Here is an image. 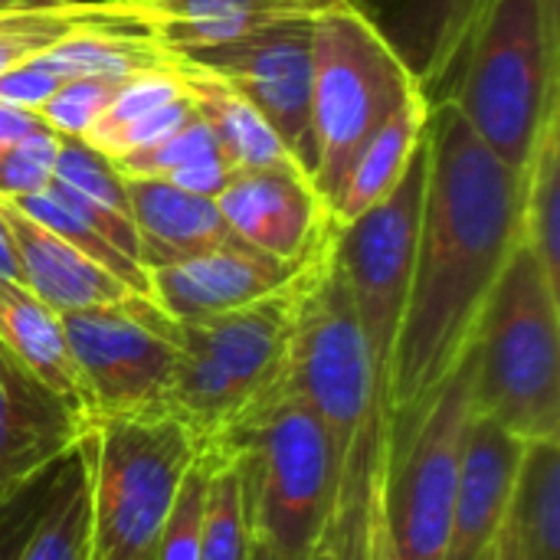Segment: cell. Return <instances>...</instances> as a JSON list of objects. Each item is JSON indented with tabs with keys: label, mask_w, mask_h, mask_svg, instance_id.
Here are the masks:
<instances>
[{
	"label": "cell",
	"mask_w": 560,
	"mask_h": 560,
	"mask_svg": "<svg viewBox=\"0 0 560 560\" xmlns=\"http://www.w3.org/2000/svg\"><path fill=\"white\" fill-rule=\"evenodd\" d=\"M417 262L397 331L384 417L413 410L466 354L522 243L525 174L499 161L450 102L430 105Z\"/></svg>",
	"instance_id": "1"
},
{
	"label": "cell",
	"mask_w": 560,
	"mask_h": 560,
	"mask_svg": "<svg viewBox=\"0 0 560 560\" xmlns=\"http://www.w3.org/2000/svg\"><path fill=\"white\" fill-rule=\"evenodd\" d=\"M243 469L253 528L282 560H308L325 538L345 456L328 427L279 381L210 440Z\"/></svg>",
	"instance_id": "2"
},
{
	"label": "cell",
	"mask_w": 560,
	"mask_h": 560,
	"mask_svg": "<svg viewBox=\"0 0 560 560\" xmlns=\"http://www.w3.org/2000/svg\"><path fill=\"white\" fill-rule=\"evenodd\" d=\"M560 289L522 240L472 335V404L525 443L560 440Z\"/></svg>",
	"instance_id": "3"
},
{
	"label": "cell",
	"mask_w": 560,
	"mask_h": 560,
	"mask_svg": "<svg viewBox=\"0 0 560 560\" xmlns=\"http://www.w3.org/2000/svg\"><path fill=\"white\" fill-rule=\"evenodd\" d=\"M560 36L541 0H489L443 92L476 138L512 171L528 174L558 105Z\"/></svg>",
	"instance_id": "4"
},
{
	"label": "cell",
	"mask_w": 560,
	"mask_h": 560,
	"mask_svg": "<svg viewBox=\"0 0 560 560\" xmlns=\"http://www.w3.org/2000/svg\"><path fill=\"white\" fill-rule=\"evenodd\" d=\"M207 443L171 410L89 417L85 459L92 560H154L164 518Z\"/></svg>",
	"instance_id": "5"
},
{
	"label": "cell",
	"mask_w": 560,
	"mask_h": 560,
	"mask_svg": "<svg viewBox=\"0 0 560 560\" xmlns=\"http://www.w3.org/2000/svg\"><path fill=\"white\" fill-rule=\"evenodd\" d=\"M420 85L358 0L312 16V187L335 203L351 164Z\"/></svg>",
	"instance_id": "6"
},
{
	"label": "cell",
	"mask_w": 560,
	"mask_h": 560,
	"mask_svg": "<svg viewBox=\"0 0 560 560\" xmlns=\"http://www.w3.org/2000/svg\"><path fill=\"white\" fill-rule=\"evenodd\" d=\"M472 404V348L407 413L384 417L381 518L397 560H443Z\"/></svg>",
	"instance_id": "7"
},
{
	"label": "cell",
	"mask_w": 560,
	"mask_h": 560,
	"mask_svg": "<svg viewBox=\"0 0 560 560\" xmlns=\"http://www.w3.org/2000/svg\"><path fill=\"white\" fill-rule=\"evenodd\" d=\"M331 236L295 279V312L279 387L295 394L328 427L338 453L348 459L364 423L374 410H384V394Z\"/></svg>",
	"instance_id": "8"
},
{
	"label": "cell",
	"mask_w": 560,
	"mask_h": 560,
	"mask_svg": "<svg viewBox=\"0 0 560 560\" xmlns=\"http://www.w3.org/2000/svg\"><path fill=\"white\" fill-rule=\"evenodd\" d=\"M295 279L246 308L177 322V368L167 407L203 443L220 436L279 381L295 312Z\"/></svg>",
	"instance_id": "9"
},
{
	"label": "cell",
	"mask_w": 560,
	"mask_h": 560,
	"mask_svg": "<svg viewBox=\"0 0 560 560\" xmlns=\"http://www.w3.org/2000/svg\"><path fill=\"white\" fill-rule=\"evenodd\" d=\"M427 131L423 144L417 148L410 167L404 171L400 184L358 220L335 226L331 249L354 299L368 351L377 371L381 394L387 390L390 358L397 345V331L404 322L413 262H417V240H420V213H423V190H427Z\"/></svg>",
	"instance_id": "10"
},
{
	"label": "cell",
	"mask_w": 560,
	"mask_h": 560,
	"mask_svg": "<svg viewBox=\"0 0 560 560\" xmlns=\"http://www.w3.org/2000/svg\"><path fill=\"white\" fill-rule=\"evenodd\" d=\"M89 417L167 407L177 368V322L148 295L62 315Z\"/></svg>",
	"instance_id": "11"
},
{
	"label": "cell",
	"mask_w": 560,
	"mask_h": 560,
	"mask_svg": "<svg viewBox=\"0 0 560 560\" xmlns=\"http://www.w3.org/2000/svg\"><path fill=\"white\" fill-rule=\"evenodd\" d=\"M184 59L226 79L272 125L312 180V16L282 20L226 46L184 52Z\"/></svg>",
	"instance_id": "12"
},
{
	"label": "cell",
	"mask_w": 560,
	"mask_h": 560,
	"mask_svg": "<svg viewBox=\"0 0 560 560\" xmlns=\"http://www.w3.org/2000/svg\"><path fill=\"white\" fill-rule=\"evenodd\" d=\"M217 207L246 246L302 266L331 236L335 223L302 171H243L217 197Z\"/></svg>",
	"instance_id": "13"
},
{
	"label": "cell",
	"mask_w": 560,
	"mask_h": 560,
	"mask_svg": "<svg viewBox=\"0 0 560 560\" xmlns=\"http://www.w3.org/2000/svg\"><path fill=\"white\" fill-rule=\"evenodd\" d=\"M302 266L279 262L236 240L180 262L148 269V299L174 322H200L282 292Z\"/></svg>",
	"instance_id": "14"
},
{
	"label": "cell",
	"mask_w": 560,
	"mask_h": 560,
	"mask_svg": "<svg viewBox=\"0 0 560 560\" xmlns=\"http://www.w3.org/2000/svg\"><path fill=\"white\" fill-rule=\"evenodd\" d=\"M82 430L85 420L0 345V502L62 463Z\"/></svg>",
	"instance_id": "15"
},
{
	"label": "cell",
	"mask_w": 560,
	"mask_h": 560,
	"mask_svg": "<svg viewBox=\"0 0 560 560\" xmlns=\"http://www.w3.org/2000/svg\"><path fill=\"white\" fill-rule=\"evenodd\" d=\"M525 450L528 443L522 436L482 413H472L443 560H482L495 545L512 512Z\"/></svg>",
	"instance_id": "16"
},
{
	"label": "cell",
	"mask_w": 560,
	"mask_h": 560,
	"mask_svg": "<svg viewBox=\"0 0 560 560\" xmlns=\"http://www.w3.org/2000/svg\"><path fill=\"white\" fill-rule=\"evenodd\" d=\"M361 3V0H358ZM489 0H364L361 10L436 105Z\"/></svg>",
	"instance_id": "17"
},
{
	"label": "cell",
	"mask_w": 560,
	"mask_h": 560,
	"mask_svg": "<svg viewBox=\"0 0 560 560\" xmlns=\"http://www.w3.org/2000/svg\"><path fill=\"white\" fill-rule=\"evenodd\" d=\"M148 30L174 56L226 46L295 16H315L338 0H102Z\"/></svg>",
	"instance_id": "18"
},
{
	"label": "cell",
	"mask_w": 560,
	"mask_h": 560,
	"mask_svg": "<svg viewBox=\"0 0 560 560\" xmlns=\"http://www.w3.org/2000/svg\"><path fill=\"white\" fill-rule=\"evenodd\" d=\"M0 217L13 240L20 285L30 289L56 315L102 308V305L125 302L128 295H138L108 269L82 256L75 246L59 240L36 220H30L16 203L0 200Z\"/></svg>",
	"instance_id": "19"
},
{
	"label": "cell",
	"mask_w": 560,
	"mask_h": 560,
	"mask_svg": "<svg viewBox=\"0 0 560 560\" xmlns=\"http://www.w3.org/2000/svg\"><path fill=\"white\" fill-rule=\"evenodd\" d=\"M125 190L144 272L236 243L217 200L187 194L154 177H125Z\"/></svg>",
	"instance_id": "20"
},
{
	"label": "cell",
	"mask_w": 560,
	"mask_h": 560,
	"mask_svg": "<svg viewBox=\"0 0 560 560\" xmlns=\"http://www.w3.org/2000/svg\"><path fill=\"white\" fill-rule=\"evenodd\" d=\"M174 72L180 79L184 98L207 121L223 161L233 174L243 171H302L289 148L279 141L272 125L217 72L177 56ZM305 174V171H302ZM308 177V174H305Z\"/></svg>",
	"instance_id": "21"
},
{
	"label": "cell",
	"mask_w": 560,
	"mask_h": 560,
	"mask_svg": "<svg viewBox=\"0 0 560 560\" xmlns=\"http://www.w3.org/2000/svg\"><path fill=\"white\" fill-rule=\"evenodd\" d=\"M0 345L89 423V407L69 354L62 315L46 308L30 289L13 279H0Z\"/></svg>",
	"instance_id": "22"
},
{
	"label": "cell",
	"mask_w": 560,
	"mask_h": 560,
	"mask_svg": "<svg viewBox=\"0 0 560 560\" xmlns=\"http://www.w3.org/2000/svg\"><path fill=\"white\" fill-rule=\"evenodd\" d=\"M174 59L177 56L164 43H158L148 30L135 26L125 16L69 33L66 39L36 56V62L46 66L59 82L95 79L108 85H125L144 72L171 69Z\"/></svg>",
	"instance_id": "23"
},
{
	"label": "cell",
	"mask_w": 560,
	"mask_h": 560,
	"mask_svg": "<svg viewBox=\"0 0 560 560\" xmlns=\"http://www.w3.org/2000/svg\"><path fill=\"white\" fill-rule=\"evenodd\" d=\"M427 118H430V102L417 89L377 128V135L361 148L358 161L351 164V171H348V177H345L335 203L328 207L335 226H345V223L358 220L364 210H371L374 203H381L400 184V177L410 167L417 148L423 144Z\"/></svg>",
	"instance_id": "24"
},
{
	"label": "cell",
	"mask_w": 560,
	"mask_h": 560,
	"mask_svg": "<svg viewBox=\"0 0 560 560\" xmlns=\"http://www.w3.org/2000/svg\"><path fill=\"white\" fill-rule=\"evenodd\" d=\"M112 246H118L128 259L141 266V243L128 210L125 177L92 144L79 138H59L52 180H49ZM144 269V266H141Z\"/></svg>",
	"instance_id": "25"
},
{
	"label": "cell",
	"mask_w": 560,
	"mask_h": 560,
	"mask_svg": "<svg viewBox=\"0 0 560 560\" xmlns=\"http://www.w3.org/2000/svg\"><path fill=\"white\" fill-rule=\"evenodd\" d=\"M381 466H384V410L364 423L348 450L335 515L328 525L331 560H371L374 518L381 502Z\"/></svg>",
	"instance_id": "26"
},
{
	"label": "cell",
	"mask_w": 560,
	"mask_h": 560,
	"mask_svg": "<svg viewBox=\"0 0 560 560\" xmlns=\"http://www.w3.org/2000/svg\"><path fill=\"white\" fill-rule=\"evenodd\" d=\"M509 532L518 560H560V440L528 443Z\"/></svg>",
	"instance_id": "27"
},
{
	"label": "cell",
	"mask_w": 560,
	"mask_h": 560,
	"mask_svg": "<svg viewBox=\"0 0 560 560\" xmlns=\"http://www.w3.org/2000/svg\"><path fill=\"white\" fill-rule=\"evenodd\" d=\"M213 466L207 482V509H203V538L197 560H249L256 545L253 509L243 469L220 446L207 443Z\"/></svg>",
	"instance_id": "28"
},
{
	"label": "cell",
	"mask_w": 560,
	"mask_h": 560,
	"mask_svg": "<svg viewBox=\"0 0 560 560\" xmlns=\"http://www.w3.org/2000/svg\"><path fill=\"white\" fill-rule=\"evenodd\" d=\"M522 240L560 289V112L545 125L525 174Z\"/></svg>",
	"instance_id": "29"
},
{
	"label": "cell",
	"mask_w": 560,
	"mask_h": 560,
	"mask_svg": "<svg viewBox=\"0 0 560 560\" xmlns=\"http://www.w3.org/2000/svg\"><path fill=\"white\" fill-rule=\"evenodd\" d=\"M16 560H92V512L85 459L79 446L69 456L66 479L39 525L23 541Z\"/></svg>",
	"instance_id": "30"
},
{
	"label": "cell",
	"mask_w": 560,
	"mask_h": 560,
	"mask_svg": "<svg viewBox=\"0 0 560 560\" xmlns=\"http://www.w3.org/2000/svg\"><path fill=\"white\" fill-rule=\"evenodd\" d=\"M112 20H121V16L112 13L102 0L98 3L66 0V3H52V7L0 10V72L46 52L69 33L102 26Z\"/></svg>",
	"instance_id": "31"
},
{
	"label": "cell",
	"mask_w": 560,
	"mask_h": 560,
	"mask_svg": "<svg viewBox=\"0 0 560 560\" xmlns=\"http://www.w3.org/2000/svg\"><path fill=\"white\" fill-rule=\"evenodd\" d=\"M10 203H16L30 220H36L39 226H46L49 233H56L59 240L75 246L82 256H89L102 269H108L128 289H135L138 295H148V272L135 259H128L118 246H112L52 184L46 190H39V194L20 197V200H10Z\"/></svg>",
	"instance_id": "32"
},
{
	"label": "cell",
	"mask_w": 560,
	"mask_h": 560,
	"mask_svg": "<svg viewBox=\"0 0 560 560\" xmlns=\"http://www.w3.org/2000/svg\"><path fill=\"white\" fill-rule=\"evenodd\" d=\"M210 446L200 450L197 463L190 466L167 518L158 535L154 560H197L203 538V509H207V482H210Z\"/></svg>",
	"instance_id": "33"
},
{
	"label": "cell",
	"mask_w": 560,
	"mask_h": 560,
	"mask_svg": "<svg viewBox=\"0 0 560 560\" xmlns=\"http://www.w3.org/2000/svg\"><path fill=\"white\" fill-rule=\"evenodd\" d=\"M174 98H184V89H180V79H177L174 66L158 69V72H144V75H138V79L115 89L112 102L105 105V112L98 115V121L92 125V131L82 141L98 148L105 138H112L125 125L138 121L141 115H148V112H154V108H161V105H167Z\"/></svg>",
	"instance_id": "34"
},
{
	"label": "cell",
	"mask_w": 560,
	"mask_h": 560,
	"mask_svg": "<svg viewBox=\"0 0 560 560\" xmlns=\"http://www.w3.org/2000/svg\"><path fill=\"white\" fill-rule=\"evenodd\" d=\"M210 154H220L207 121L194 112V118L174 131L167 141L148 148V151H138V154H128V158H118L112 161L118 167L121 177H154V180H164L167 174L200 161V158H210Z\"/></svg>",
	"instance_id": "35"
},
{
	"label": "cell",
	"mask_w": 560,
	"mask_h": 560,
	"mask_svg": "<svg viewBox=\"0 0 560 560\" xmlns=\"http://www.w3.org/2000/svg\"><path fill=\"white\" fill-rule=\"evenodd\" d=\"M59 135L36 131L30 138L0 144V200H20L39 194L52 180Z\"/></svg>",
	"instance_id": "36"
},
{
	"label": "cell",
	"mask_w": 560,
	"mask_h": 560,
	"mask_svg": "<svg viewBox=\"0 0 560 560\" xmlns=\"http://www.w3.org/2000/svg\"><path fill=\"white\" fill-rule=\"evenodd\" d=\"M72 456V453H69ZM69 456L62 463H56L52 469L39 472L26 489H20L16 495H10L7 502H0V560H16L23 541L30 538V532L39 525V518L46 515L49 502L56 499L62 479H66V466Z\"/></svg>",
	"instance_id": "37"
},
{
	"label": "cell",
	"mask_w": 560,
	"mask_h": 560,
	"mask_svg": "<svg viewBox=\"0 0 560 560\" xmlns=\"http://www.w3.org/2000/svg\"><path fill=\"white\" fill-rule=\"evenodd\" d=\"M118 85L108 82H95V79H69L56 89V95L36 112L46 128L59 138H85L92 131V125L98 121V115L105 112V105L112 102Z\"/></svg>",
	"instance_id": "38"
},
{
	"label": "cell",
	"mask_w": 560,
	"mask_h": 560,
	"mask_svg": "<svg viewBox=\"0 0 560 560\" xmlns=\"http://www.w3.org/2000/svg\"><path fill=\"white\" fill-rule=\"evenodd\" d=\"M190 118H194V105L187 98H174V102H167V105L141 115L138 121L125 125L121 131H115L112 138H105L95 151H102L112 161L128 158V154H138V151H148V148L167 141L174 131H180Z\"/></svg>",
	"instance_id": "39"
},
{
	"label": "cell",
	"mask_w": 560,
	"mask_h": 560,
	"mask_svg": "<svg viewBox=\"0 0 560 560\" xmlns=\"http://www.w3.org/2000/svg\"><path fill=\"white\" fill-rule=\"evenodd\" d=\"M62 82L33 59L10 66L7 72H0V102L23 108V112H39L59 89Z\"/></svg>",
	"instance_id": "40"
},
{
	"label": "cell",
	"mask_w": 560,
	"mask_h": 560,
	"mask_svg": "<svg viewBox=\"0 0 560 560\" xmlns=\"http://www.w3.org/2000/svg\"><path fill=\"white\" fill-rule=\"evenodd\" d=\"M167 184L187 190V194H197V197H207V200H217L223 194V187L233 180V167L223 161V154H210V158H200L174 174L164 177Z\"/></svg>",
	"instance_id": "41"
},
{
	"label": "cell",
	"mask_w": 560,
	"mask_h": 560,
	"mask_svg": "<svg viewBox=\"0 0 560 560\" xmlns=\"http://www.w3.org/2000/svg\"><path fill=\"white\" fill-rule=\"evenodd\" d=\"M36 131H49L46 121L36 112H23V108H13V105L0 102V144L30 138Z\"/></svg>",
	"instance_id": "42"
},
{
	"label": "cell",
	"mask_w": 560,
	"mask_h": 560,
	"mask_svg": "<svg viewBox=\"0 0 560 560\" xmlns=\"http://www.w3.org/2000/svg\"><path fill=\"white\" fill-rule=\"evenodd\" d=\"M0 279H13L20 282V269H16V253H13V240L3 226V217H0Z\"/></svg>",
	"instance_id": "43"
},
{
	"label": "cell",
	"mask_w": 560,
	"mask_h": 560,
	"mask_svg": "<svg viewBox=\"0 0 560 560\" xmlns=\"http://www.w3.org/2000/svg\"><path fill=\"white\" fill-rule=\"evenodd\" d=\"M371 560H397V551L387 538L384 518H381V502H377V518H374V548H371Z\"/></svg>",
	"instance_id": "44"
},
{
	"label": "cell",
	"mask_w": 560,
	"mask_h": 560,
	"mask_svg": "<svg viewBox=\"0 0 560 560\" xmlns=\"http://www.w3.org/2000/svg\"><path fill=\"white\" fill-rule=\"evenodd\" d=\"M482 560H518V551H515V541H512V532H509V522L502 528V535L495 538V545L482 555Z\"/></svg>",
	"instance_id": "45"
},
{
	"label": "cell",
	"mask_w": 560,
	"mask_h": 560,
	"mask_svg": "<svg viewBox=\"0 0 560 560\" xmlns=\"http://www.w3.org/2000/svg\"><path fill=\"white\" fill-rule=\"evenodd\" d=\"M545 3V16H548V26L560 36V0H541Z\"/></svg>",
	"instance_id": "46"
},
{
	"label": "cell",
	"mask_w": 560,
	"mask_h": 560,
	"mask_svg": "<svg viewBox=\"0 0 560 560\" xmlns=\"http://www.w3.org/2000/svg\"><path fill=\"white\" fill-rule=\"evenodd\" d=\"M52 3H66V0H0V10H13V7H52Z\"/></svg>",
	"instance_id": "47"
},
{
	"label": "cell",
	"mask_w": 560,
	"mask_h": 560,
	"mask_svg": "<svg viewBox=\"0 0 560 560\" xmlns=\"http://www.w3.org/2000/svg\"><path fill=\"white\" fill-rule=\"evenodd\" d=\"M249 560H282V558H279L269 545H262V541L256 538V545H253V558Z\"/></svg>",
	"instance_id": "48"
},
{
	"label": "cell",
	"mask_w": 560,
	"mask_h": 560,
	"mask_svg": "<svg viewBox=\"0 0 560 560\" xmlns=\"http://www.w3.org/2000/svg\"><path fill=\"white\" fill-rule=\"evenodd\" d=\"M308 560H331V545H328V532H325V538L318 541V548L312 551V558Z\"/></svg>",
	"instance_id": "49"
}]
</instances>
